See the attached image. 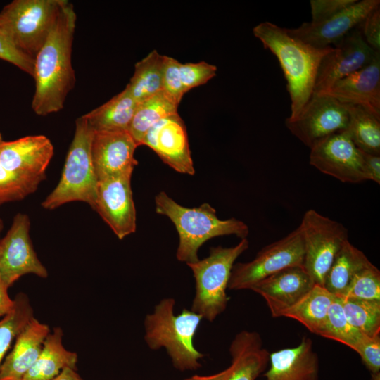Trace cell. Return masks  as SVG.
<instances>
[{"instance_id":"cell-1","label":"cell","mask_w":380,"mask_h":380,"mask_svg":"<svg viewBox=\"0 0 380 380\" xmlns=\"http://www.w3.org/2000/svg\"><path fill=\"white\" fill-rule=\"evenodd\" d=\"M77 15L65 0L44 44L34 59V112L42 116L61 110L75 83L72 46Z\"/></svg>"},{"instance_id":"cell-2","label":"cell","mask_w":380,"mask_h":380,"mask_svg":"<svg viewBox=\"0 0 380 380\" xmlns=\"http://www.w3.org/2000/svg\"><path fill=\"white\" fill-rule=\"evenodd\" d=\"M253 33L280 63L291 99V114L287 119L294 120L314 94L321 61L333 46L314 47L291 35L286 28L270 22L257 25Z\"/></svg>"},{"instance_id":"cell-3","label":"cell","mask_w":380,"mask_h":380,"mask_svg":"<svg viewBox=\"0 0 380 380\" xmlns=\"http://www.w3.org/2000/svg\"><path fill=\"white\" fill-rule=\"evenodd\" d=\"M155 205L156 213L167 216L175 226L179 235L176 256L186 264L199 260V248L212 238L235 235L246 239L249 233L248 225L241 220L234 217L219 219L216 210L208 203L189 208L160 191L155 196Z\"/></svg>"},{"instance_id":"cell-4","label":"cell","mask_w":380,"mask_h":380,"mask_svg":"<svg viewBox=\"0 0 380 380\" xmlns=\"http://www.w3.org/2000/svg\"><path fill=\"white\" fill-rule=\"evenodd\" d=\"M175 305L174 298H165L146 316L145 341L151 350L165 348L177 369H198L204 354L194 347L193 339L203 317L186 308L175 315Z\"/></svg>"},{"instance_id":"cell-5","label":"cell","mask_w":380,"mask_h":380,"mask_svg":"<svg viewBox=\"0 0 380 380\" xmlns=\"http://www.w3.org/2000/svg\"><path fill=\"white\" fill-rule=\"evenodd\" d=\"M94 130L83 115L75 121V130L61 177L51 193L42 203L47 210L72 201H82L94 209L98 179L91 156Z\"/></svg>"},{"instance_id":"cell-6","label":"cell","mask_w":380,"mask_h":380,"mask_svg":"<svg viewBox=\"0 0 380 380\" xmlns=\"http://www.w3.org/2000/svg\"><path fill=\"white\" fill-rule=\"evenodd\" d=\"M248 246L246 238L232 247H211L207 258L186 264L195 279L196 291L191 310L209 322L225 310L229 301L226 290L232 269L236 258Z\"/></svg>"},{"instance_id":"cell-7","label":"cell","mask_w":380,"mask_h":380,"mask_svg":"<svg viewBox=\"0 0 380 380\" xmlns=\"http://www.w3.org/2000/svg\"><path fill=\"white\" fill-rule=\"evenodd\" d=\"M65 0H14L0 12V28L13 45L34 61Z\"/></svg>"},{"instance_id":"cell-8","label":"cell","mask_w":380,"mask_h":380,"mask_svg":"<svg viewBox=\"0 0 380 380\" xmlns=\"http://www.w3.org/2000/svg\"><path fill=\"white\" fill-rule=\"evenodd\" d=\"M299 227L304 244L303 267L315 284L324 286L336 256L348 241V229L313 209L304 213Z\"/></svg>"},{"instance_id":"cell-9","label":"cell","mask_w":380,"mask_h":380,"mask_svg":"<svg viewBox=\"0 0 380 380\" xmlns=\"http://www.w3.org/2000/svg\"><path fill=\"white\" fill-rule=\"evenodd\" d=\"M304 244L299 226L282 239L262 248L255 258L232 269L228 289H251L261 280L286 268L303 266Z\"/></svg>"},{"instance_id":"cell-10","label":"cell","mask_w":380,"mask_h":380,"mask_svg":"<svg viewBox=\"0 0 380 380\" xmlns=\"http://www.w3.org/2000/svg\"><path fill=\"white\" fill-rule=\"evenodd\" d=\"M310 149V164L321 172L345 183L367 180L361 151L347 129L322 139Z\"/></svg>"},{"instance_id":"cell-11","label":"cell","mask_w":380,"mask_h":380,"mask_svg":"<svg viewBox=\"0 0 380 380\" xmlns=\"http://www.w3.org/2000/svg\"><path fill=\"white\" fill-rule=\"evenodd\" d=\"M348 120L346 104L314 92L298 117L286 118L285 124L293 135L310 148L329 135L347 129Z\"/></svg>"},{"instance_id":"cell-12","label":"cell","mask_w":380,"mask_h":380,"mask_svg":"<svg viewBox=\"0 0 380 380\" xmlns=\"http://www.w3.org/2000/svg\"><path fill=\"white\" fill-rule=\"evenodd\" d=\"M30 222L26 214L18 213L6 236L0 241V275L9 288L27 274L48 277L46 267L39 260L31 242Z\"/></svg>"},{"instance_id":"cell-13","label":"cell","mask_w":380,"mask_h":380,"mask_svg":"<svg viewBox=\"0 0 380 380\" xmlns=\"http://www.w3.org/2000/svg\"><path fill=\"white\" fill-rule=\"evenodd\" d=\"M378 53L365 42L359 27L351 30L322 59L315 92L328 90L340 80L369 64Z\"/></svg>"},{"instance_id":"cell-14","label":"cell","mask_w":380,"mask_h":380,"mask_svg":"<svg viewBox=\"0 0 380 380\" xmlns=\"http://www.w3.org/2000/svg\"><path fill=\"white\" fill-rule=\"evenodd\" d=\"M131 177L124 175L98 181L94 210L120 240L136 230Z\"/></svg>"},{"instance_id":"cell-15","label":"cell","mask_w":380,"mask_h":380,"mask_svg":"<svg viewBox=\"0 0 380 380\" xmlns=\"http://www.w3.org/2000/svg\"><path fill=\"white\" fill-rule=\"evenodd\" d=\"M137 146L128 131H94L91 156L98 181L132 175Z\"/></svg>"},{"instance_id":"cell-16","label":"cell","mask_w":380,"mask_h":380,"mask_svg":"<svg viewBox=\"0 0 380 380\" xmlns=\"http://www.w3.org/2000/svg\"><path fill=\"white\" fill-rule=\"evenodd\" d=\"M141 145L151 148L160 158L176 172L195 174L186 128L179 113L167 116L152 126Z\"/></svg>"},{"instance_id":"cell-17","label":"cell","mask_w":380,"mask_h":380,"mask_svg":"<svg viewBox=\"0 0 380 380\" xmlns=\"http://www.w3.org/2000/svg\"><path fill=\"white\" fill-rule=\"evenodd\" d=\"M380 6L379 0H361L340 13L319 22H305L298 27L287 29L293 37L317 48L332 46L351 30L357 27L365 17Z\"/></svg>"},{"instance_id":"cell-18","label":"cell","mask_w":380,"mask_h":380,"mask_svg":"<svg viewBox=\"0 0 380 380\" xmlns=\"http://www.w3.org/2000/svg\"><path fill=\"white\" fill-rule=\"evenodd\" d=\"M51 140L44 135L26 136L0 144V163L6 170L30 178L45 179L53 156Z\"/></svg>"},{"instance_id":"cell-19","label":"cell","mask_w":380,"mask_h":380,"mask_svg":"<svg viewBox=\"0 0 380 380\" xmlns=\"http://www.w3.org/2000/svg\"><path fill=\"white\" fill-rule=\"evenodd\" d=\"M303 266H295L279 271L253 285L250 290L265 300L273 317L299 301L315 285Z\"/></svg>"},{"instance_id":"cell-20","label":"cell","mask_w":380,"mask_h":380,"mask_svg":"<svg viewBox=\"0 0 380 380\" xmlns=\"http://www.w3.org/2000/svg\"><path fill=\"white\" fill-rule=\"evenodd\" d=\"M317 94L333 97L345 104L360 106L380 119V53L367 65L340 80L328 90Z\"/></svg>"},{"instance_id":"cell-21","label":"cell","mask_w":380,"mask_h":380,"mask_svg":"<svg viewBox=\"0 0 380 380\" xmlns=\"http://www.w3.org/2000/svg\"><path fill=\"white\" fill-rule=\"evenodd\" d=\"M269 363L265 380H319V357L305 336L295 347L270 353Z\"/></svg>"},{"instance_id":"cell-22","label":"cell","mask_w":380,"mask_h":380,"mask_svg":"<svg viewBox=\"0 0 380 380\" xmlns=\"http://www.w3.org/2000/svg\"><path fill=\"white\" fill-rule=\"evenodd\" d=\"M48 325L32 317L15 339L11 351L0 368V380H22L38 358L46 336Z\"/></svg>"},{"instance_id":"cell-23","label":"cell","mask_w":380,"mask_h":380,"mask_svg":"<svg viewBox=\"0 0 380 380\" xmlns=\"http://www.w3.org/2000/svg\"><path fill=\"white\" fill-rule=\"evenodd\" d=\"M229 351L232 363L222 380H255L270 361V353L256 331L243 330L232 340Z\"/></svg>"},{"instance_id":"cell-24","label":"cell","mask_w":380,"mask_h":380,"mask_svg":"<svg viewBox=\"0 0 380 380\" xmlns=\"http://www.w3.org/2000/svg\"><path fill=\"white\" fill-rule=\"evenodd\" d=\"M63 331L55 327L46 336L42 351L22 380H52L65 367L77 369V355L62 343Z\"/></svg>"},{"instance_id":"cell-25","label":"cell","mask_w":380,"mask_h":380,"mask_svg":"<svg viewBox=\"0 0 380 380\" xmlns=\"http://www.w3.org/2000/svg\"><path fill=\"white\" fill-rule=\"evenodd\" d=\"M137 106V102L125 87L83 116L94 131H128Z\"/></svg>"},{"instance_id":"cell-26","label":"cell","mask_w":380,"mask_h":380,"mask_svg":"<svg viewBox=\"0 0 380 380\" xmlns=\"http://www.w3.org/2000/svg\"><path fill=\"white\" fill-rule=\"evenodd\" d=\"M334 298L325 287L315 284L299 301L285 310L281 317L293 319L319 336Z\"/></svg>"},{"instance_id":"cell-27","label":"cell","mask_w":380,"mask_h":380,"mask_svg":"<svg viewBox=\"0 0 380 380\" xmlns=\"http://www.w3.org/2000/svg\"><path fill=\"white\" fill-rule=\"evenodd\" d=\"M179 103L165 90L137 103L128 132L137 144L141 145L148 129L158 121L178 113Z\"/></svg>"},{"instance_id":"cell-28","label":"cell","mask_w":380,"mask_h":380,"mask_svg":"<svg viewBox=\"0 0 380 380\" xmlns=\"http://www.w3.org/2000/svg\"><path fill=\"white\" fill-rule=\"evenodd\" d=\"M369 262L362 251L347 241L336 256L324 286L334 296H343L354 276Z\"/></svg>"},{"instance_id":"cell-29","label":"cell","mask_w":380,"mask_h":380,"mask_svg":"<svg viewBox=\"0 0 380 380\" xmlns=\"http://www.w3.org/2000/svg\"><path fill=\"white\" fill-rule=\"evenodd\" d=\"M164 55L151 51L134 65V72L126 88L139 103L162 91Z\"/></svg>"},{"instance_id":"cell-30","label":"cell","mask_w":380,"mask_h":380,"mask_svg":"<svg viewBox=\"0 0 380 380\" xmlns=\"http://www.w3.org/2000/svg\"><path fill=\"white\" fill-rule=\"evenodd\" d=\"M346 106L349 118L347 129L355 146L365 152L380 155V119L360 106Z\"/></svg>"},{"instance_id":"cell-31","label":"cell","mask_w":380,"mask_h":380,"mask_svg":"<svg viewBox=\"0 0 380 380\" xmlns=\"http://www.w3.org/2000/svg\"><path fill=\"white\" fill-rule=\"evenodd\" d=\"M339 297L351 326L366 336L380 335V300Z\"/></svg>"},{"instance_id":"cell-32","label":"cell","mask_w":380,"mask_h":380,"mask_svg":"<svg viewBox=\"0 0 380 380\" xmlns=\"http://www.w3.org/2000/svg\"><path fill=\"white\" fill-rule=\"evenodd\" d=\"M13 309L0 320V368L13 341L33 316L27 296L20 293L14 299Z\"/></svg>"},{"instance_id":"cell-33","label":"cell","mask_w":380,"mask_h":380,"mask_svg":"<svg viewBox=\"0 0 380 380\" xmlns=\"http://www.w3.org/2000/svg\"><path fill=\"white\" fill-rule=\"evenodd\" d=\"M363 334L348 322L339 296H336L329 306L320 336L343 343L350 348L355 346Z\"/></svg>"},{"instance_id":"cell-34","label":"cell","mask_w":380,"mask_h":380,"mask_svg":"<svg viewBox=\"0 0 380 380\" xmlns=\"http://www.w3.org/2000/svg\"><path fill=\"white\" fill-rule=\"evenodd\" d=\"M2 141L0 133V144ZM42 181L12 172L0 163V205L6 202L23 199L34 192Z\"/></svg>"},{"instance_id":"cell-35","label":"cell","mask_w":380,"mask_h":380,"mask_svg":"<svg viewBox=\"0 0 380 380\" xmlns=\"http://www.w3.org/2000/svg\"><path fill=\"white\" fill-rule=\"evenodd\" d=\"M341 297L380 300V272L371 262L353 278Z\"/></svg>"},{"instance_id":"cell-36","label":"cell","mask_w":380,"mask_h":380,"mask_svg":"<svg viewBox=\"0 0 380 380\" xmlns=\"http://www.w3.org/2000/svg\"><path fill=\"white\" fill-rule=\"evenodd\" d=\"M215 65L205 61L179 63V73L184 93L207 83L217 72Z\"/></svg>"},{"instance_id":"cell-37","label":"cell","mask_w":380,"mask_h":380,"mask_svg":"<svg viewBox=\"0 0 380 380\" xmlns=\"http://www.w3.org/2000/svg\"><path fill=\"white\" fill-rule=\"evenodd\" d=\"M352 350L360 355L370 373L380 372V335L363 334Z\"/></svg>"},{"instance_id":"cell-38","label":"cell","mask_w":380,"mask_h":380,"mask_svg":"<svg viewBox=\"0 0 380 380\" xmlns=\"http://www.w3.org/2000/svg\"><path fill=\"white\" fill-rule=\"evenodd\" d=\"M0 59L12 63L34 77V61L20 51L1 28Z\"/></svg>"},{"instance_id":"cell-39","label":"cell","mask_w":380,"mask_h":380,"mask_svg":"<svg viewBox=\"0 0 380 380\" xmlns=\"http://www.w3.org/2000/svg\"><path fill=\"white\" fill-rule=\"evenodd\" d=\"M179 63L175 58L164 55L163 88L179 103L184 94L180 78Z\"/></svg>"},{"instance_id":"cell-40","label":"cell","mask_w":380,"mask_h":380,"mask_svg":"<svg viewBox=\"0 0 380 380\" xmlns=\"http://www.w3.org/2000/svg\"><path fill=\"white\" fill-rule=\"evenodd\" d=\"M357 0H310L311 22L326 20L346 9Z\"/></svg>"},{"instance_id":"cell-41","label":"cell","mask_w":380,"mask_h":380,"mask_svg":"<svg viewBox=\"0 0 380 380\" xmlns=\"http://www.w3.org/2000/svg\"><path fill=\"white\" fill-rule=\"evenodd\" d=\"M358 27L367 45L380 53V6L372 11Z\"/></svg>"},{"instance_id":"cell-42","label":"cell","mask_w":380,"mask_h":380,"mask_svg":"<svg viewBox=\"0 0 380 380\" xmlns=\"http://www.w3.org/2000/svg\"><path fill=\"white\" fill-rule=\"evenodd\" d=\"M365 171L367 180L380 184V155L372 154L362 150Z\"/></svg>"},{"instance_id":"cell-43","label":"cell","mask_w":380,"mask_h":380,"mask_svg":"<svg viewBox=\"0 0 380 380\" xmlns=\"http://www.w3.org/2000/svg\"><path fill=\"white\" fill-rule=\"evenodd\" d=\"M8 289L0 275V318L8 314L15 304V300L8 296Z\"/></svg>"},{"instance_id":"cell-44","label":"cell","mask_w":380,"mask_h":380,"mask_svg":"<svg viewBox=\"0 0 380 380\" xmlns=\"http://www.w3.org/2000/svg\"><path fill=\"white\" fill-rule=\"evenodd\" d=\"M75 370L65 367L52 380H83Z\"/></svg>"},{"instance_id":"cell-45","label":"cell","mask_w":380,"mask_h":380,"mask_svg":"<svg viewBox=\"0 0 380 380\" xmlns=\"http://www.w3.org/2000/svg\"><path fill=\"white\" fill-rule=\"evenodd\" d=\"M227 372V369H225L224 370L218 373L208 375V376H200V375H194L191 377L187 378L184 380H222V379L224 377Z\"/></svg>"},{"instance_id":"cell-46","label":"cell","mask_w":380,"mask_h":380,"mask_svg":"<svg viewBox=\"0 0 380 380\" xmlns=\"http://www.w3.org/2000/svg\"><path fill=\"white\" fill-rule=\"evenodd\" d=\"M371 380H380V372L371 373Z\"/></svg>"},{"instance_id":"cell-47","label":"cell","mask_w":380,"mask_h":380,"mask_svg":"<svg viewBox=\"0 0 380 380\" xmlns=\"http://www.w3.org/2000/svg\"><path fill=\"white\" fill-rule=\"evenodd\" d=\"M2 228H3V222H2L1 220L0 219V232H1V229H2Z\"/></svg>"}]
</instances>
